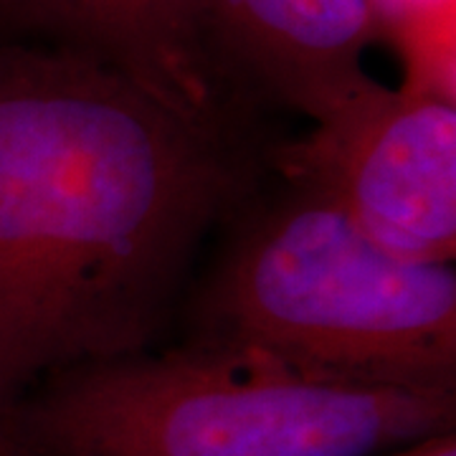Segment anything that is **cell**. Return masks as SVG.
Segmentation results:
<instances>
[{"mask_svg":"<svg viewBox=\"0 0 456 456\" xmlns=\"http://www.w3.org/2000/svg\"><path fill=\"white\" fill-rule=\"evenodd\" d=\"M370 5L378 33H391L406 56V82L454 94V0H370Z\"/></svg>","mask_w":456,"mask_h":456,"instance_id":"7","label":"cell"},{"mask_svg":"<svg viewBox=\"0 0 456 456\" xmlns=\"http://www.w3.org/2000/svg\"><path fill=\"white\" fill-rule=\"evenodd\" d=\"M0 26L99 59L180 114L226 127L224 84L191 0H0Z\"/></svg>","mask_w":456,"mask_h":456,"instance_id":"6","label":"cell"},{"mask_svg":"<svg viewBox=\"0 0 456 456\" xmlns=\"http://www.w3.org/2000/svg\"><path fill=\"white\" fill-rule=\"evenodd\" d=\"M395 391H456L454 264L395 256L292 188L239 228L196 305V340Z\"/></svg>","mask_w":456,"mask_h":456,"instance_id":"3","label":"cell"},{"mask_svg":"<svg viewBox=\"0 0 456 456\" xmlns=\"http://www.w3.org/2000/svg\"><path fill=\"white\" fill-rule=\"evenodd\" d=\"M272 163L292 188L330 200L395 256L454 261V94L378 84L279 145Z\"/></svg>","mask_w":456,"mask_h":456,"instance_id":"4","label":"cell"},{"mask_svg":"<svg viewBox=\"0 0 456 456\" xmlns=\"http://www.w3.org/2000/svg\"><path fill=\"white\" fill-rule=\"evenodd\" d=\"M251 170L110 64L0 46V411L49 375L150 350Z\"/></svg>","mask_w":456,"mask_h":456,"instance_id":"1","label":"cell"},{"mask_svg":"<svg viewBox=\"0 0 456 456\" xmlns=\"http://www.w3.org/2000/svg\"><path fill=\"white\" fill-rule=\"evenodd\" d=\"M456 391H395L191 342L41 380L11 413L18 456H380L454 431Z\"/></svg>","mask_w":456,"mask_h":456,"instance_id":"2","label":"cell"},{"mask_svg":"<svg viewBox=\"0 0 456 456\" xmlns=\"http://www.w3.org/2000/svg\"><path fill=\"white\" fill-rule=\"evenodd\" d=\"M191 11L221 84L239 77L312 122L380 84L365 69L370 0H191Z\"/></svg>","mask_w":456,"mask_h":456,"instance_id":"5","label":"cell"},{"mask_svg":"<svg viewBox=\"0 0 456 456\" xmlns=\"http://www.w3.org/2000/svg\"><path fill=\"white\" fill-rule=\"evenodd\" d=\"M380 456H456V434L454 431L436 434V436L413 441V444H408V446L393 449L388 454Z\"/></svg>","mask_w":456,"mask_h":456,"instance_id":"8","label":"cell"},{"mask_svg":"<svg viewBox=\"0 0 456 456\" xmlns=\"http://www.w3.org/2000/svg\"><path fill=\"white\" fill-rule=\"evenodd\" d=\"M8 421H11V416L0 411V456H18L11 434H8Z\"/></svg>","mask_w":456,"mask_h":456,"instance_id":"9","label":"cell"}]
</instances>
